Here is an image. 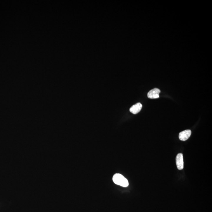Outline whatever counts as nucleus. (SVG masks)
<instances>
[{
	"label": "nucleus",
	"instance_id": "nucleus-1",
	"mask_svg": "<svg viewBox=\"0 0 212 212\" xmlns=\"http://www.w3.org/2000/svg\"><path fill=\"white\" fill-rule=\"evenodd\" d=\"M112 179L114 183L122 187H127L129 185L128 180L121 174H114Z\"/></svg>",
	"mask_w": 212,
	"mask_h": 212
},
{
	"label": "nucleus",
	"instance_id": "nucleus-2",
	"mask_svg": "<svg viewBox=\"0 0 212 212\" xmlns=\"http://www.w3.org/2000/svg\"><path fill=\"white\" fill-rule=\"evenodd\" d=\"M161 92L160 90L157 88H154L148 92L147 96L150 99H157L159 97V94Z\"/></svg>",
	"mask_w": 212,
	"mask_h": 212
},
{
	"label": "nucleus",
	"instance_id": "nucleus-3",
	"mask_svg": "<svg viewBox=\"0 0 212 212\" xmlns=\"http://www.w3.org/2000/svg\"><path fill=\"white\" fill-rule=\"evenodd\" d=\"M175 160H176V163L178 169L181 170L183 169L184 165L183 154L181 153L178 154Z\"/></svg>",
	"mask_w": 212,
	"mask_h": 212
},
{
	"label": "nucleus",
	"instance_id": "nucleus-4",
	"mask_svg": "<svg viewBox=\"0 0 212 212\" xmlns=\"http://www.w3.org/2000/svg\"><path fill=\"white\" fill-rule=\"evenodd\" d=\"M191 134V131L190 130H186L180 133L179 135V139L182 141L188 140Z\"/></svg>",
	"mask_w": 212,
	"mask_h": 212
},
{
	"label": "nucleus",
	"instance_id": "nucleus-5",
	"mask_svg": "<svg viewBox=\"0 0 212 212\" xmlns=\"http://www.w3.org/2000/svg\"><path fill=\"white\" fill-rule=\"evenodd\" d=\"M142 108V104L140 102H138L131 107L130 109V111L133 114H137L141 111Z\"/></svg>",
	"mask_w": 212,
	"mask_h": 212
}]
</instances>
